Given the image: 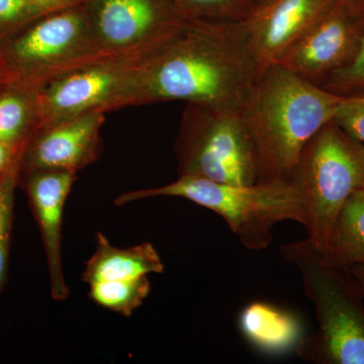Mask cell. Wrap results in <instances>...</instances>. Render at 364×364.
Returning a JSON list of instances; mask_svg holds the SVG:
<instances>
[{
	"label": "cell",
	"instance_id": "cell-1",
	"mask_svg": "<svg viewBox=\"0 0 364 364\" xmlns=\"http://www.w3.org/2000/svg\"><path fill=\"white\" fill-rule=\"evenodd\" d=\"M257 76L244 21H193L144 60L133 107L184 102L242 111Z\"/></svg>",
	"mask_w": 364,
	"mask_h": 364
},
{
	"label": "cell",
	"instance_id": "cell-2",
	"mask_svg": "<svg viewBox=\"0 0 364 364\" xmlns=\"http://www.w3.org/2000/svg\"><path fill=\"white\" fill-rule=\"evenodd\" d=\"M344 100L282 64L261 72L241 111L259 181L289 179L306 143L334 119Z\"/></svg>",
	"mask_w": 364,
	"mask_h": 364
},
{
	"label": "cell",
	"instance_id": "cell-3",
	"mask_svg": "<svg viewBox=\"0 0 364 364\" xmlns=\"http://www.w3.org/2000/svg\"><path fill=\"white\" fill-rule=\"evenodd\" d=\"M280 251L301 272L318 322L317 331L299 340L296 355L316 364H364V298L358 282L306 239Z\"/></svg>",
	"mask_w": 364,
	"mask_h": 364
},
{
	"label": "cell",
	"instance_id": "cell-4",
	"mask_svg": "<svg viewBox=\"0 0 364 364\" xmlns=\"http://www.w3.org/2000/svg\"><path fill=\"white\" fill-rule=\"evenodd\" d=\"M176 196L186 198L221 215L244 247L260 251L269 247L272 230L284 221L306 227V214L298 191L289 179L252 184L222 183L193 176L159 188L127 191L114 200L117 207L136 200Z\"/></svg>",
	"mask_w": 364,
	"mask_h": 364
},
{
	"label": "cell",
	"instance_id": "cell-5",
	"mask_svg": "<svg viewBox=\"0 0 364 364\" xmlns=\"http://www.w3.org/2000/svg\"><path fill=\"white\" fill-rule=\"evenodd\" d=\"M289 179L305 210L306 240L325 255L340 210L364 189V146L332 119L306 143Z\"/></svg>",
	"mask_w": 364,
	"mask_h": 364
},
{
	"label": "cell",
	"instance_id": "cell-6",
	"mask_svg": "<svg viewBox=\"0 0 364 364\" xmlns=\"http://www.w3.org/2000/svg\"><path fill=\"white\" fill-rule=\"evenodd\" d=\"M111 58L98 48L82 4L41 16L0 45L6 86L36 91L61 74Z\"/></svg>",
	"mask_w": 364,
	"mask_h": 364
},
{
	"label": "cell",
	"instance_id": "cell-7",
	"mask_svg": "<svg viewBox=\"0 0 364 364\" xmlns=\"http://www.w3.org/2000/svg\"><path fill=\"white\" fill-rule=\"evenodd\" d=\"M174 152L179 176L232 184L259 181L252 142L239 109L186 104Z\"/></svg>",
	"mask_w": 364,
	"mask_h": 364
},
{
	"label": "cell",
	"instance_id": "cell-8",
	"mask_svg": "<svg viewBox=\"0 0 364 364\" xmlns=\"http://www.w3.org/2000/svg\"><path fill=\"white\" fill-rule=\"evenodd\" d=\"M150 54L102 59L52 79L36 90V130L85 112L133 107L141 67Z\"/></svg>",
	"mask_w": 364,
	"mask_h": 364
},
{
	"label": "cell",
	"instance_id": "cell-9",
	"mask_svg": "<svg viewBox=\"0 0 364 364\" xmlns=\"http://www.w3.org/2000/svg\"><path fill=\"white\" fill-rule=\"evenodd\" d=\"M95 42L109 57L145 56L166 44L189 20L172 0H85Z\"/></svg>",
	"mask_w": 364,
	"mask_h": 364
},
{
	"label": "cell",
	"instance_id": "cell-10",
	"mask_svg": "<svg viewBox=\"0 0 364 364\" xmlns=\"http://www.w3.org/2000/svg\"><path fill=\"white\" fill-rule=\"evenodd\" d=\"M364 43V0H338L279 64L317 85L343 70Z\"/></svg>",
	"mask_w": 364,
	"mask_h": 364
},
{
	"label": "cell",
	"instance_id": "cell-11",
	"mask_svg": "<svg viewBox=\"0 0 364 364\" xmlns=\"http://www.w3.org/2000/svg\"><path fill=\"white\" fill-rule=\"evenodd\" d=\"M338 0H263L244 21L258 75L279 64L287 52L324 18Z\"/></svg>",
	"mask_w": 364,
	"mask_h": 364
},
{
	"label": "cell",
	"instance_id": "cell-12",
	"mask_svg": "<svg viewBox=\"0 0 364 364\" xmlns=\"http://www.w3.org/2000/svg\"><path fill=\"white\" fill-rule=\"evenodd\" d=\"M102 112H90L33 132L23 149L20 174L62 170L77 174L102 152Z\"/></svg>",
	"mask_w": 364,
	"mask_h": 364
},
{
	"label": "cell",
	"instance_id": "cell-13",
	"mask_svg": "<svg viewBox=\"0 0 364 364\" xmlns=\"http://www.w3.org/2000/svg\"><path fill=\"white\" fill-rule=\"evenodd\" d=\"M77 174L62 170H38L20 174L23 188L37 222L49 272L51 296L64 301L70 296L62 265V225L64 208Z\"/></svg>",
	"mask_w": 364,
	"mask_h": 364
},
{
	"label": "cell",
	"instance_id": "cell-14",
	"mask_svg": "<svg viewBox=\"0 0 364 364\" xmlns=\"http://www.w3.org/2000/svg\"><path fill=\"white\" fill-rule=\"evenodd\" d=\"M163 272L161 256L149 242L119 248L112 245L102 232H97L95 252L86 261L81 280L90 286L97 282L139 279Z\"/></svg>",
	"mask_w": 364,
	"mask_h": 364
},
{
	"label": "cell",
	"instance_id": "cell-15",
	"mask_svg": "<svg viewBox=\"0 0 364 364\" xmlns=\"http://www.w3.org/2000/svg\"><path fill=\"white\" fill-rule=\"evenodd\" d=\"M239 327L249 343L268 354L296 349L303 338V326L293 313L263 301H253L243 309Z\"/></svg>",
	"mask_w": 364,
	"mask_h": 364
},
{
	"label": "cell",
	"instance_id": "cell-16",
	"mask_svg": "<svg viewBox=\"0 0 364 364\" xmlns=\"http://www.w3.org/2000/svg\"><path fill=\"white\" fill-rule=\"evenodd\" d=\"M324 256L343 269L364 265V189L354 193L340 210Z\"/></svg>",
	"mask_w": 364,
	"mask_h": 364
},
{
	"label": "cell",
	"instance_id": "cell-17",
	"mask_svg": "<svg viewBox=\"0 0 364 364\" xmlns=\"http://www.w3.org/2000/svg\"><path fill=\"white\" fill-rule=\"evenodd\" d=\"M36 91L20 86L0 87V142L16 147L37 128Z\"/></svg>",
	"mask_w": 364,
	"mask_h": 364
},
{
	"label": "cell",
	"instance_id": "cell-18",
	"mask_svg": "<svg viewBox=\"0 0 364 364\" xmlns=\"http://www.w3.org/2000/svg\"><path fill=\"white\" fill-rule=\"evenodd\" d=\"M150 291L151 284L148 277L105 280L90 284L88 298L95 305L128 318L143 305Z\"/></svg>",
	"mask_w": 364,
	"mask_h": 364
},
{
	"label": "cell",
	"instance_id": "cell-19",
	"mask_svg": "<svg viewBox=\"0 0 364 364\" xmlns=\"http://www.w3.org/2000/svg\"><path fill=\"white\" fill-rule=\"evenodd\" d=\"M25 146L26 143L16 147L11 161L0 173V291L6 284L9 273L14 219V193L18 188L21 156Z\"/></svg>",
	"mask_w": 364,
	"mask_h": 364
},
{
	"label": "cell",
	"instance_id": "cell-20",
	"mask_svg": "<svg viewBox=\"0 0 364 364\" xmlns=\"http://www.w3.org/2000/svg\"><path fill=\"white\" fill-rule=\"evenodd\" d=\"M191 21L240 23L250 16V0H172Z\"/></svg>",
	"mask_w": 364,
	"mask_h": 364
},
{
	"label": "cell",
	"instance_id": "cell-21",
	"mask_svg": "<svg viewBox=\"0 0 364 364\" xmlns=\"http://www.w3.org/2000/svg\"><path fill=\"white\" fill-rule=\"evenodd\" d=\"M41 16L30 0H0V45Z\"/></svg>",
	"mask_w": 364,
	"mask_h": 364
},
{
	"label": "cell",
	"instance_id": "cell-22",
	"mask_svg": "<svg viewBox=\"0 0 364 364\" xmlns=\"http://www.w3.org/2000/svg\"><path fill=\"white\" fill-rule=\"evenodd\" d=\"M321 87L343 97L364 95V43L350 65L333 74Z\"/></svg>",
	"mask_w": 364,
	"mask_h": 364
},
{
	"label": "cell",
	"instance_id": "cell-23",
	"mask_svg": "<svg viewBox=\"0 0 364 364\" xmlns=\"http://www.w3.org/2000/svg\"><path fill=\"white\" fill-rule=\"evenodd\" d=\"M334 122L364 146V95L345 97Z\"/></svg>",
	"mask_w": 364,
	"mask_h": 364
},
{
	"label": "cell",
	"instance_id": "cell-24",
	"mask_svg": "<svg viewBox=\"0 0 364 364\" xmlns=\"http://www.w3.org/2000/svg\"><path fill=\"white\" fill-rule=\"evenodd\" d=\"M43 16L81 6L85 0H30Z\"/></svg>",
	"mask_w": 364,
	"mask_h": 364
},
{
	"label": "cell",
	"instance_id": "cell-25",
	"mask_svg": "<svg viewBox=\"0 0 364 364\" xmlns=\"http://www.w3.org/2000/svg\"><path fill=\"white\" fill-rule=\"evenodd\" d=\"M16 147H18V146H16ZM16 147H11V146L0 142V173L4 171L7 164L11 161Z\"/></svg>",
	"mask_w": 364,
	"mask_h": 364
},
{
	"label": "cell",
	"instance_id": "cell-26",
	"mask_svg": "<svg viewBox=\"0 0 364 364\" xmlns=\"http://www.w3.org/2000/svg\"><path fill=\"white\" fill-rule=\"evenodd\" d=\"M346 270L353 277L354 280L358 282L359 289H360L364 298V265H353V267L346 268Z\"/></svg>",
	"mask_w": 364,
	"mask_h": 364
},
{
	"label": "cell",
	"instance_id": "cell-27",
	"mask_svg": "<svg viewBox=\"0 0 364 364\" xmlns=\"http://www.w3.org/2000/svg\"><path fill=\"white\" fill-rule=\"evenodd\" d=\"M2 86H6V80L4 74L0 72V87H2Z\"/></svg>",
	"mask_w": 364,
	"mask_h": 364
},
{
	"label": "cell",
	"instance_id": "cell-28",
	"mask_svg": "<svg viewBox=\"0 0 364 364\" xmlns=\"http://www.w3.org/2000/svg\"><path fill=\"white\" fill-rule=\"evenodd\" d=\"M251 2L254 4V6H256V4H260V2H262L263 0H250Z\"/></svg>",
	"mask_w": 364,
	"mask_h": 364
}]
</instances>
